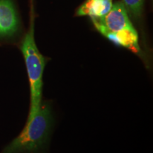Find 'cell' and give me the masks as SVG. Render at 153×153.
Masks as SVG:
<instances>
[{
	"label": "cell",
	"mask_w": 153,
	"mask_h": 153,
	"mask_svg": "<svg viewBox=\"0 0 153 153\" xmlns=\"http://www.w3.org/2000/svg\"><path fill=\"white\" fill-rule=\"evenodd\" d=\"M53 125L51 106L42 104L35 116L26 121L24 129L0 153H48Z\"/></svg>",
	"instance_id": "cell-1"
},
{
	"label": "cell",
	"mask_w": 153,
	"mask_h": 153,
	"mask_svg": "<svg viewBox=\"0 0 153 153\" xmlns=\"http://www.w3.org/2000/svg\"><path fill=\"white\" fill-rule=\"evenodd\" d=\"M21 51L25 60L30 85V103L26 120L28 121L35 116L41 106L43 74L45 65V57L38 51L36 44L33 23L24 36L21 45Z\"/></svg>",
	"instance_id": "cell-2"
},
{
	"label": "cell",
	"mask_w": 153,
	"mask_h": 153,
	"mask_svg": "<svg viewBox=\"0 0 153 153\" xmlns=\"http://www.w3.org/2000/svg\"><path fill=\"white\" fill-rule=\"evenodd\" d=\"M91 19L96 28L100 33L105 30L118 32L122 30L134 28L122 1H118L113 4L111 10L104 16L91 17Z\"/></svg>",
	"instance_id": "cell-3"
},
{
	"label": "cell",
	"mask_w": 153,
	"mask_h": 153,
	"mask_svg": "<svg viewBox=\"0 0 153 153\" xmlns=\"http://www.w3.org/2000/svg\"><path fill=\"white\" fill-rule=\"evenodd\" d=\"M19 20L11 0H0V37H8L16 33Z\"/></svg>",
	"instance_id": "cell-4"
},
{
	"label": "cell",
	"mask_w": 153,
	"mask_h": 153,
	"mask_svg": "<svg viewBox=\"0 0 153 153\" xmlns=\"http://www.w3.org/2000/svg\"><path fill=\"white\" fill-rule=\"evenodd\" d=\"M117 45L127 48L135 53L140 52L138 36L135 28L122 30L118 32L103 31L101 33Z\"/></svg>",
	"instance_id": "cell-5"
},
{
	"label": "cell",
	"mask_w": 153,
	"mask_h": 153,
	"mask_svg": "<svg viewBox=\"0 0 153 153\" xmlns=\"http://www.w3.org/2000/svg\"><path fill=\"white\" fill-rule=\"evenodd\" d=\"M126 10H128L132 15L140 16L142 13L144 0H122Z\"/></svg>",
	"instance_id": "cell-6"
},
{
	"label": "cell",
	"mask_w": 153,
	"mask_h": 153,
	"mask_svg": "<svg viewBox=\"0 0 153 153\" xmlns=\"http://www.w3.org/2000/svg\"><path fill=\"white\" fill-rule=\"evenodd\" d=\"M101 1H112V0H101Z\"/></svg>",
	"instance_id": "cell-7"
}]
</instances>
